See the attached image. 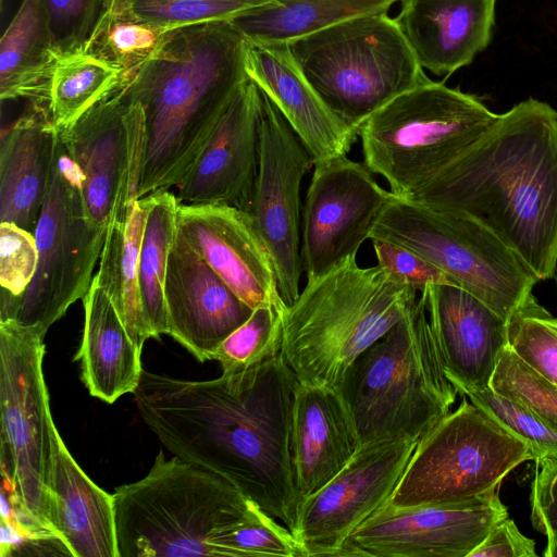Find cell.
<instances>
[{
	"mask_svg": "<svg viewBox=\"0 0 557 557\" xmlns=\"http://www.w3.org/2000/svg\"><path fill=\"white\" fill-rule=\"evenodd\" d=\"M298 380L281 352L213 380L143 369L138 413L174 456L232 483L290 531L297 516L292 425Z\"/></svg>",
	"mask_w": 557,
	"mask_h": 557,
	"instance_id": "6da1fadb",
	"label": "cell"
},
{
	"mask_svg": "<svg viewBox=\"0 0 557 557\" xmlns=\"http://www.w3.org/2000/svg\"><path fill=\"white\" fill-rule=\"evenodd\" d=\"M476 220L539 281L557 272V111L529 98L412 195Z\"/></svg>",
	"mask_w": 557,
	"mask_h": 557,
	"instance_id": "7a4b0ae2",
	"label": "cell"
},
{
	"mask_svg": "<svg viewBox=\"0 0 557 557\" xmlns=\"http://www.w3.org/2000/svg\"><path fill=\"white\" fill-rule=\"evenodd\" d=\"M246 45L231 22L177 28L127 83L145 120L137 198L185 180L247 77Z\"/></svg>",
	"mask_w": 557,
	"mask_h": 557,
	"instance_id": "3957f363",
	"label": "cell"
},
{
	"mask_svg": "<svg viewBox=\"0 0 557 557\" xmlns=\"http://www.w3.org/2000/svg\"><path fill=\"white\" fill-rule=\"evenodd\" d=\"M417 290L349 257L307 280L283 312L281 355L301 384L338 387L352 361L417 305Z\"/></svg>",
	"mask_w": 557,
	"mask_h": 557,
	"instance_id": "277c9868",
	"label": "cell"
},
{
	"mask_svg": "<svg viewBox=\"0 0 557 557\" xmlns=\"http://www.w3.org/2000/svg\"><path fill=\"white\" fill-rule=\"evenodd\" d=\"M112 495L119 557H222V537L263 511L221 475L163 451Z\"/></svg>",
	"mask_w": 557,
	"mask_h": 557,
	"instance_id": "5b68a950",
	"label": "cell"
},
{
	"mask_svg": "<svg viewBox=\"0 0 557 557\" xmlns=\"http://www.w3.org/2000/svg\"><path fill=\"white\" fill-rule=\"evenodd\" d=\"M337 388L360 447L419 441L450 412L458 392L444 371L422 297L352 361Z\"/></svg>",
	"mask_w": 557,
	"mask_h": 557,
	"instance_id": "8992f818",
	"label": "cell"
},
{
	"mask_svg": "<svg viewBox=\"0 0 557 557\" xmlns=\"http://www.w3.org/2000/svg\"><path fill=\"white\" fill-rule=\"evenodd\" d=\"M498 115L474 96L428 79L359 126L364 164L394 196L408 199L481 139Z\"/></svg>",
	"mask_w": 557,
	"mask_h": 557,
	"instance_id": "52a82bcc",
	"label": "cell"
},
{
	"mask_svg": "<svg viewBox=\"0 0 557 557\" xmlns=\"http://www.w3.org/2000/svg\"><path fill=\"white\" fill-rule=\"evenodd\" d=\"M288 44L306 78L349 127L430 79L394 17L354 16Z\"/></svg>",
	"mask_w": 557,
	"mask_h": 557,
	"instance_id": "ba28073f",
	"label": "cell"
},
{
	"mask_svg": "<svg viewBox=\"0 0 557 557\" xmlns=\"http://www.w3.org/2000/svg\"><path fill=\"white\" fill-rule=\"evenodd\" d=\"M370 239L389 242L419 255L506 320L539 282L496 235L458 211L394 196Z\"/></svg>",
	"mask_w": 557,
	"mask_h": 557,
	"instance_id": "9c48e42d",
	"label": "cell"
},
{
	"mask_svg": "<svg viewBox=\"0 0 557 557\" xmlns=\"http://www.w3.org/2000/svg\"><path fill=\"white\" fill-rule=\"evenodd\" d=\"M81 186L79 172L60 138L50 188L34 232L36 271L21 297L0 305V321L45 336L87 294L107 227L89 219Z\"/></svg>",
	"mask_w": 557,
	"mask_h": 557,
	"instance_id": "30bf717a",
	"label": "cell"
},
{
	"mask_svg": "<svg viewBox=\"0 0 557 557\" xmlns=\"http://www.w3.org/2000/svg\"><path fill=\"white\" fill-rule=\"evenodd\" d=\"M529 460H535L529 446L463 400L418 441L385 506L409 509L475 497Z\"/></svg>",
	"mask_w": 557,
	"mask_h": 557,
	"instance_id": "8fae6325",
	"label": "cell"
},
{
	"mask_svg": "<svg viewBox=\"0 0 557 557\" xmlns=\"http://www.w3.org/2000/svg\"><path fill=\"white\" fill-rule=\"evenodd\" d=\"M44 338L0 321V463L2 483L14 499L55 532L49 481L58 430L42 370Z\"/></svg>",
	"mask_w": 557,
	"mask_h": 557,
	"instance_id": "7c38bea8",
	"label": "cell"
},
{
	"mask_svg": "<svg viewBox=\"0 0 557 557\" xmlns=\"http://www.w3.org/2000/svg\"><path fill=\"white\" fill-rule=\"evenodd\" d=\"M61 141L81 175L86 212L108 227L138 199L145 152V120L127 84L100 100L67 128Z\"/></svg>",
	"mask_w": 557,
	"mask_h": 557,
	"instance_id": "4fadbf2b",
	"label": "cell"
},
{
	"mask_svg": "<svg viewBox=\"0 0 557 557\" xmlns=\"http://www.w3.org/2000/svg\"><path fill=\"white\" fill-rule=\"evenodd\" d=\"M260 92L259 169L246 212L271 252L280 294L288 306L300 293V189L314 162L276 106Z\"/></svg>",
	"mask_w": 557,
	"mask_h": 557,
	"instance_id": "5bb4252c",
	"label": "cell"
},
{
	"mask_svg": "<svg viewBox=\"0 0 557 557\" xmlns=\"http://www.w3.org/2000/svg\"><path fill=\"white\" fill-rule=\"evenodd\" d=\"M417 443L361 446L331 481L305 498L292 530L302 557H337L347 536L388 503Z\"/></svg>",
	"mask_w": 557,
	"mask_h": 557,
	"instance_id": "9a60e30c",
	"label": "cell"
},
{
	"mask_svg": "<svg viewBox=\"0 0 557 557\" xmlns=\"http://www.w3.org/2000/svg\"><path fill=\"white\" fill-rule=\"evenodd\" d=\"M364 163L339 157L314 165L301 218L300 255L307 280L356 256L394 195Z\"/></svg>",
	"mask_w": 557,
	"mask_h": 557,
	"instance_id": "2e32d148",
	"label": "cell"
},
{
	"mask_svg": "<svg viewBox=\"0 0 557 557\" xmlns=\"http://www.w3.org/2000/svg\"><path fill=\"white\" fill-rule=\"evenodd\" d=\"M506 517L497 488L456 503L384 506L347 536L337 557H469Z\"/></svg>",
	"mask_w": 557,
	"mask_h": 557,
	"instance_id": "e0dca14e",
	"label": "cell"
},
{
	"mask_svg": "<svg viewBox=\"0 0 557 557\" xmlns=\"http://www.w3.org/2000/svg\"><path fill=\"white\" fill-rule=\"evenodd\" d=\"M177 228L251 309L286 308L271 252L250 215L233 206L180 203Z\"/></svg>",
	"mask_w": 557,
	"mask_h": 557,
	"instance_id": "ac0fdd59",
	"label": "cell"
},
{
	"mask_svg": "<svg viewBox=\"0 0 557 557\" xmlns=\"http://www.w3.org/2000/svg\"><path fill=\"white\" fill-rule=\"evenodd\" d=\"M260 110V89L247 76L177 186L180 203L226 205L247 211L259 169Z\"/></svg>",
	"mask_w": 557,
	"mask_h": 557,
	"instance_id": "d6986e66",
	"label": "cell"
},
{
	"mask_svg": "<svg viewBox=\"0 0 557 557\" xmlns=\"http://www.w3.org/2000/svg\"><path fill=\"white\" fill-rule=\"evenodd\" d=\"M169 335L203 362L252 313L177 228L164 284Z\"/></svg>",
	"mask_w": 557,
	"mask_h": 557,
	"instance_id": "ffe728a7",
	"label": "cell"
},
{
	"mask_svg": "<svg viewBox=\"0 0 557 557\" xmlns=\"http://www.w3.org/2000/svg\"><path fill=\"white\" fill-rule=\"evenodd\" d=\"M424 300L444 371L461 395L490 387L508 346L507 320L466 289L429 285Z\"/></svg>",
	"mask_w": 557,
	"mask_h": 557,
	"instance_id": "44dd1931",
	"label": "cell"
},
{
	"mask_svg": "<svg viewBox=\"0 0 557 557\" xmlns=\"http://www.w3.org/2000/svg\"><path fill=\"white\" fill-rule=\"evenodd\" d=\"M245 66L247 76L276 106L310 152L314 165L347 156L358 133L325 104L287 42L247 39Z\"/></svg>",
	"mask_w": 557,
	"mask_h": 557,
	"instance_id": "7402d4cb",
	"label": "cell"
},
{
	"mask_svg": "<svg viewBox=\"0 0 557 557\" xmlns=\"http://www.w3.org/2000/svg\"><path fill=\"white\" fill-rule=\"evenodd\" d=\"M359 447L355 421L339 389L298 383L292 425L298 505L331 481Z\"/></svg>",
	"mask_w": 557,
	"mask_h": 557,
	"instance_id": "603a6c76",
	"label": "cell"
},
{
	"mask_svg": "<svg viewBox=\"0 0 557 557\" xmlns=\"http://www.w3.org/2000/svg\"><path fill=\"white\" fill-rule=\"evenodd\" d=\"M497 0H400L395 18L423 69L449 75L490 44Z\"/></svg>",
	"mask_w": 557,
	"mask_h": 557,
	"instance_id": "cb8c5ba5",
	"label": "cell"
},
{
	"mask_svg": "<svg viewBox=\"0 0 557 557\" xmlns=\"http://www.w3.org/2000/svg\"><path fill=\"white\" fill-rule=\"evenodd\" d=\"M60 132L40 108L28 103L2 135L0 222L34 234L50 188Z\"/></svg>",
	"mask_w": 557,
	"mask_h": 557,
	"instance_id": "d4e9b609",
	"label": "cell"
},
{
	"mask_svg": "<svg viewBox=\"0 0 557 557\" xmlns=\"http://www.w3.org/2000/svg\"><path fill=\"white\" fill-rule=\"evenodd\" d=\"M49 490L53 529L72 557H119L113 495L84 472L59 431Z\"/></svg>",
	"mask_w": 557,
	"mask_h": 557,
	"instance_id": "484cf974",
	"label": "cell"
},
{
	"mask_svg": "<svg viewBox=\"0 0 557 557\" xmlns=\"http://www.w3.org/2000/svg\"><path fill=\"white\" fill-rule=\"evenodd\" d=\"M83 305V338L75 360L81 362L82 380L89 394L113 404L136 391L143 372L141 349L95 276Z\"/></svg>",
	"mask_w": 557,
	"mask_h": 557,
	"instance_id": "4316f807",
	"label": "cell"
},
{
	"mask_svg": "<svg viewBox=\"0 0 557 557\" xmlns=\"http://www.w3.org/2000/svg\"><path fill=\"white\" fill-rule=\"evenodd\" d=\"M123 84L120 70L85 50L57 53L26 100L61 132Z\"/></svg>",
	"mask_w": 557,
	"mask_h": 557,
	"instance_id": "83f0119b",
	"label": "cell"
},
{
	"mask_svg": "<svg viewBox=\"0 0 557 557\" xmlns=\"http://www.w3.org/2000/svg\"><path fill=\"white\" fill-rule=\"evenodd\" d=\"M148 207L149 196L138 198L131 203L125 218L108 225L95 275L141 350L150 338L138 285V259Z\"/></svg>",
	"mask_w": 557,
	"mask_h": 557,
	"instance_id": "f1b7e54d",
	"label": "cell"
},
{
	"mask_svg": "<svg viewBox=\"0 0 557 557\" xmlns=\"http://www.w3.org/2000/svg\"><path fill=\"white\" fill-rule=\"evenodd\" d=\"M400 0H274L231 23L247 38L289 42L344 20L388 12Z\"/></svg>",
	"mask_w": 557,
	"mask_h": 557,
	"instance_id": "f546056e",
	"label": "cell"
},
{
	"mask_svg": "<svg viewBox=\"0 0 557 557\" xmlns=\"http://www.w3.org/2000/svg\"><path fill=\"white\" fill-rule=\"evenodd\" d=\"M41 0H23L0 41V98L26 99L55 57Z\"/></svg>",
	"mask_w": 557,
	"mask_h": 557,
	"instance_id": "4dcf8cb0",
	"label": "cell"
},
{
	"mask_svg": "<svg viewBox=\"0 0 557 557\" xmlns=\"http://www.w3.org/2000/svg\"><path fill=\"white\" fill-rule=\"evenodd\" d=\"M178 199L170 190L149 195L138 259L139 297L150 338L169 334L164 297L169 253L177 232Z\"/></svg>",
	"mask_w": 557,
	"mask_h": 557,
	"instance_id": "1f68e13d",
	"label": "cell"
},
{
	"mask_svg": "<svg viewBox=\"0 0 557 557\" xmlns=\"http://www.w3.org/2000/svg\"><path fill=\"white\" fill-rule=\"evenodd\" d=\"M166 35L139 18L128 0H106L83 50L120 70L128 83Z\"/></svg>",
	"mask_w": 557,
	"mask_h": 557,
	"instance_id": "d6a6232c",
	"label": "cell"
},
{
	"mask_svg": "<svg viewBox=\"0 0 557 557\" xmlns=\"http://www.w3.org/2000/svg\"><path fill=\"white\" fill-rule=\"evenodd\" d=\"M286 308L264 306L232 332L216 348L213 360L222 374H232L261 364L281 352L283 312Z\"/></svg>",
	"mask_w": 557,
	"mask_h": 557,
	"instance_id": "836d02e7",
	"label": "cell"
},
{
	"mask_svg": "<svg viewBox=\"0 0 557 557\" xmlns=\"http://www.w3.org/2000/svg\"><path fill=\"white\" fill-rule=\"evenodd\" d=\"M508 346L557 385V318L531 294L507 320Z\"/></svg>",
	"mask_w": 557,
	"mask_h": 557,
	"instance_id": "e575fe53",
	"label": "cell"
},
{
	"mask_svg": "<svg viewBox=\"0 0 557 557\" xmlns=\"http://www.w3.org/2000/svg\"><path fill=\"white\" fill-rule=\"evenodd\" d=\"M274 0H128L134 13L157 29L177 28L234 18Z\"/></svg>",
	"mask_w": 557,
	"mask_h": 557,
	"instance_id": "d590c367",
	"label": "cell"
},
{
	"mask_svg": "<svg viewBox=\"0 0 557 557\" xmlns=\"http://www.w3.org/2000/svg\"><path fill=\"white\" fill-rule=\"evenodd\" d=\"M490 387L557 430V385L527 364L509 346L499 358Z\"/></svg>",
	"mask_w": 557,
	"mask_h": 557,
	"instance_id": "8d00e7d4",
	"label": "cell"
},
{
	"mask_svg": "<svg viewBox=\"0 0 557 557\" xmlns=\"http://www.w3.org/2000/svg\"><path fill=\"white\" fill-rule=\"evenodd\" d=\"M467 396L502 428L529 446L536 461L557 458V430L540 416L491 387Z\"/></svg>",
	"mask_w": 557,
	"mask_h": 557,
	"instance_id": "74e56055",
	"label": "cell"
},
{
	"mask_svg": "<svg viewBox=\"0 0 557 557\" xmlns=\"http://www.w3.org/2000/svg\"><path fill=\"white\" fill-rule=\"evenodd\" d=\"M267 512L226 533L221 540L225 557H302L293 532Z\"/></svg>",
	"mask_w": 557,
	"mask_h": 557,
	"instance_id": "f35d334b",
	"label": "cell"
},
{
	"mask_svg": "<svg viewBox=\"0 0 557 557\" xmlns=\"http://www.w3.org/2000/svg\"><path fill=\"white\" fill-rule=\"evenodd\" d=\"M38 260L35 235L13 223L0 224V305L21 297L32 282Z\"/></svg>",
	"mask_w": 557,
	"mask_h": 557,
	"instance_id": "ab89813d",
	"label": "cell"
},
{
	"mask_svg": "<svg viewBox=\"0 0 557 557\" xmlns=\"http://www.w3.org/2000/svg\"><path fill=\"white\" fill-rule=\"evenodd\" d=\"M52 47L58 54L84 49L106 0H41Z\"/></svg>",
	"mask_w": 557,
	"mask_h": 557,
	"instance_id": "60d3db41",
	"label": "cell"
},
{
	"mask_svg": "<svg viewBox=\"0 0 557 557\" xmlns=\"http://www.w3.org/2000/svg\"><path fill=\"white\" fill-rule=\"evenodd\" d=\"M371 242L377 264L413 289L423 292L434 284L456 285L442 270L419 255L389 242Z\"/></svg>",
	"mask_w": 557,
	"mask_h": 557,
	"instance_id": "b9f144b4",
	"label": "cell"
},
{
	"mask_svg": "<svg viewBox=\"0 0 557 557\" xmlns=\"http://www.w3.org/2000/svg\"><path fill=\"white\" fill-rule=\"evenodd\" d=\"M536 462L539 467L530 498L532 523L546 536L544 556L557 557V458Z\"/></svg>",
	"mask_w": 557,
	"mask_h": 557,
	"instance_id": "7bdbcfd3",
	"label": "cell"
},
{
	"mask_svg": "<svg viewBox=\"0 0 557 557\" xmlns=\"http://www.w3.org/2000/svg\"><path fill=\"white\" fill-rule=\"evenodd\" d=\"M535 543L506 517L496 523L469 557H535Z\"/></svg>",
	"mask_w": 557,
	"mask_h": 557,
	"instance_id": "ee69618b",
	"label": "cell"
},
{
	"mask_svg": "<svg viewBox=\"0 0 557 557\" xmlns=\"http://www.w3.org/2000/svg\"><path fill=\"white\" fill-rule=\"evenodd\" d=\"M0 1H1V4H2L4 0H0Z\"/></svg>",
	"mask_w": 557,
	"mask_h": 557,
	"instance_id": "f6af8a7d",
	"label": "cell"
}]
</instances>
